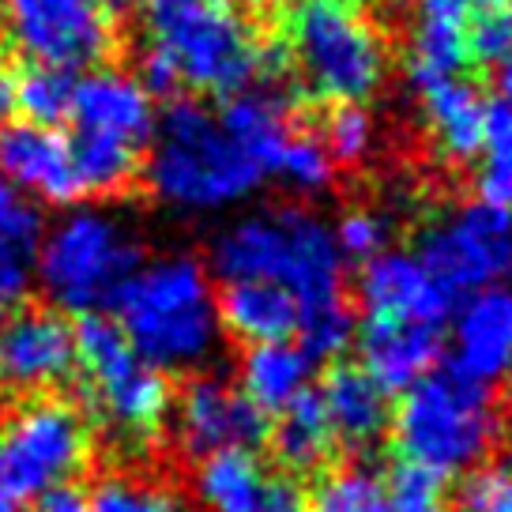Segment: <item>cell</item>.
<instances>
[{
  "label": "cell",
  "instance_id": "cell-1",
  "mask_svg": "<svg viewBox=\"0 0 512 512\" xmlns=\"http://www.w3.org/2000/svg\"><path fill=\"white\" fill-rule=\"evenodd\" d=\"M144 31L140 83L151 95L177 87L238 95L260 72V46L230 0H136Z\"/></svg>",
  "mask_w": 512,
  "mask_h": 512
},
{
  "label": "cell",
  "instance_id": "cell-2",
  "mask_svg": "<svg viewBox=\"0 0 512 512\" xmlns=\"http://www.w3.org/2000/svg\"><path fill=\"white\" fill-rule=\"evenodd\" d=\"M113 324L132 354L159 373L200 369L219 351V298L208 268L185 253L155 256L113 298Z\"/></svg>",
  "mask_w": 512,
  "mask_h": 512
},
{
  "label": "cell",
  "instance_id": "cell-3",
  "mask_svg": "<svg viewBox=\"0 0 512 512\" xmlns=\"http://www.w3.org/2000/svg\"><path fill=\"white\" fill-rule=\"evenodd\" d=\"M211 268L223 283H275L302 313L343 302V256L336 234L324 219L302 208L241 215L215 238Z\"/></svg>",
  "mask_w": 512,
  "mask_h": 512
},
{
  "label": "cell",
  "instance_id": "cell-4",
  "mask_svg": "<svg viewBox=\"0 0 512 512\" xmlns=\"http://www.w3.org/2000/svg\"><path fill=\"white\" fill-rule=\"evenodd\" d=\"M144 174L151 192L181 215H215L249 200L264 170L241 151L196 98H181L155 121Z\"/></svg>",
  "mask_w": 512,
  "mask_h": 512
},
{
  "label": "cell",
  "instance_id": "cell-5",
  "mask_svg": "<svg viewBox=\"0 0 512 512\" xmlns=\"http://www.w3.org/2000/svg\"><path fill=\"white\" fill-rule=\"evenodd\" d=\"M144 264L136 226L110 208H68L42 230L34 279L57 313L91 317L113 305L128 275Z\"/></svg>",
  "mask_w": 512,
  "mask_h": 512
},
{
  "label": "cell",
  "instance_id": "cell-6",
  "mask_svg": "<svg viewBox=\"0 0 512 512\" xmlns=\"http://www.w3.org/2000/svg\"><path fill=\"white\" fill-rule=\"evenodd\" d=\"M72 162L80 192L113 196L128 189L144 151L155 136V95L136 72L125 68H91L72 91Z\"/></svg>",
  "mask_w": 512,
  "mask_h": 512
},
{
  "label": "cell",
  "instance_id": "cell-7",
  "mask_svg": "<svg viewBox=\"0 0 512 512\" xmlns=\"http://www.w3.org/2000/svg\"><path fill=\"white\" fill-rule=\"evenodd\" d=\"M287 42L305 91L320 102L358 106L388 76V46L354 0H290Z\"/></svg>",
  "mask_w": 512,
  "mask_h": 512
},
{
  "label": "cell",
  "instance_id": "cell-8",
  "mask_svg": "<svg viewBox=\"0 0 512 512\" xmlns=\"http://www.w3.org/2000/svg\"><path fill=\"white\" fill-rule=\"evenodd\" d=\"M392 426L403 460L426 467L437 479L475 471L497 441V411L486 388L456 377L452 369L411 384Z\"/></svg>",
  "mask_w": 512,
  "mask_h": 512
},
{
  "label": "cell",
  "instance_id": "cell-9",
  "mask_svg": "<svg viewBox=\"0 0 512 512\" xmlns=\"http://www.w3.org/2000/svg\"><path fill=\"white\" fill-rule=\"evenodd\" d=\"M76 366L83 369L98 426L117 445H151L159 437L174 407L170 384L159 369L132 354L110 317H83L76 328Z\"/></svg>",
  "mask_w": 512,
  "mask_h": 512
},
{
  "label": "cell",
  "instance_id": "cell-10",
  "mask_svg": "<svg viewBox=\"0 0 512 512\" xmlns=\"http://www.w3.org/2000/svg\"><path fill=\"white\" fill-rule=\"evenodd\" d=\"M91 460V426L80 407L68 400L19 403L0 426V490L16 497H34L72 482Z\"/></svg>",
  "mask_w": 512,
  "mask_h": 512
},
{
  "label": "cell",
  "instance_id": "cell-11",
  "mask_svg": "<svg viewBox=\"0 0 512 512\" xmlns=\"http://www.w3.org/2000/svg\"><path fill=\"white\" fill-rule=\"evenodd\" d=\"M418 260L456 298L512 283V211L467 204L422 230Z\"/></svg>",
  "mask_w": 512,
  "mask_h": 512
},
{
  "label": "cell",
  "instance_id": "cell-12",
  "mask_svg": "<svg viewBox=\"0 0 512 512\" xmlns=\"http://www.w3.org/2000/svg\"><path fill=\"white\" fill-rule=\"evenodd\" d=\"M0 19L27 61L64 72L98 68L113 46L102 0H0Z\"/></svg>",
  "mask_w": 512,
  "mask_h": 512
},
{
  "label": "cell",
  "instance_id": "cell-13",
  "mask_svg": "<svg viewBox=\"0 0 512 512\" xmlns=\"http://www.w3.org/2000/svg\"><path fill=\"white\" fill-rule=\"evenodd\" d=\"M76 373V328L49 305L0 317V396L38 400Z\"/></svg>",
  "mask_w": 512,
  "mask_h": 512
},
{
  "label": "cell",
  "instance_id": "cell-14",
  "mask_svg": "<svg viewBox=\"0 0 512 512\" xmlns=\"http://www.w3.org/2000/svg\"><path fill=\"white\" fill-rule=\"evenodd\" d=\"M192 490L204 512H309L302 482L287 471H272L253 448L204 456Z\"/></svg>",
  "mask_w": 512,
  "mask_h": 512
},
{
  "label": "cell",
  "instance_id": "cell-15",
  "mask_svg": "<svg viewBox=\"0 0 512 512\" xmlns=\"http://www.w3.org/2000/svg\"><path fill=\"white\" fill-rule=\"evenodd\" d=\"M174 426L185 452L200 460L226 448H253L268 433L264 411H256L238 388H230L219 377H196L185 384Z\"/></svg>",
  "mask_w": 512,
  "mask_h": 512
},
{
  "label": "cell",
  "instance_id": "cell-16",
  "mask_svg": "<svg viewBox=\"0 0 512 512\" xmlns=\"http://www.w3.org/2000/svg\"><path fill=\"white\" fill-rule=\"evenodd\" d=\"M0 181L31 196L34 204H72L80 192L72 144L61 128L8 121L0 128Z\"/></svg>",
  "mask_w": 512,
  "mask_h": 512
},
{
  "label": "cell",
  "instance_id": "cell-17",
  "mask_svg": "<svg viewBox=\"0 0 512 512\" xmlns=\"http://www.w3.org/2000/svg\"><path fill=\"white\" fill-rule=\"evenodd\" d=\"M358 298L369 320H388V324H426L441 328V320L452 309L448 294L430 268L415 253H388L366 260L358 275Z\"/></svg>",
  "mask_w": 512,
  "mask_h": 512
},
{
  "label": "cell",
  "instance_id": "cell-18",
  "mask_svg": "<svg viewBox=\"0 0 512 512\" xmlns=\"http://www.w3.org/2000/svg\"><path fill=\"white\" fill-rule=\"evenodd\" d=\"M452 373L490 388L512 373V287L467 294L452 320Z\"/></svg>",
  "mask_w": 512,
  "mask_h": 512
},
{
  "label": "cell",
  "instance_id": "cell-19",
  "mask_svg": "<svg viewBox=\"0 0 512 512\" xmlns=\"http://www.w3.org/2000/svg\"><path fill=\"white\" fill-rule=\"evenodd\" d=\"M411 91L422 102V117L430 125L437 151L452 162L475 159L486 132V110H490L479 87L464 76H422V80H411Z\"/></svg>",
  "mask_w": 512,
  "mask_h": 512
},
{
  "label": "cell",
  "instance_id": "cell-20",
  "mask_svg": "<svg viewBox=\"0 0 512 512\" xmlns=\"http://www.w3.org/2000/svg\"><path fill=\"white\" fill-rule=\"evenodd\" d=\"M358 351H362V369L377 381L381 392H407L411 384L430 377L437 366L441 328L366 320L358 336Z\"/></svg>",
  "mask_w": 512,
  "mask_h": 512
},
{
  "label": "cell",
  "instance_id": "cell-21",
  "mask_svg": "<svg viewBox=\"0 0 512 512\" xmlns=\"http://www.w3.org/2000/svg\"><path fill=\"white\" fill-rule=\"evenodd\" d=\"M482 0H415L411 8V53L407 80L460 76L467 57V31Z\"/></svg>",
  "mask_w": 512,
  "mask_h": 512
},
{
  "label": "cell",
  "instance_id": "cell-22",
  "mask_svg": "<svg viewBox=\"0 0 512 512\" xmlns=\"http://www.w3.org/2000/svg\"><path fill=\"white\" fill-rule=\"evenodd\" d=\"M324 415L332 426V437L351 448H366L373 441H381V433L388 430V392L377 388V381L366 369L354 366H336L324 381L320 392Z\"/></svg>",
  "mask_w": 512,
  "mask_h": 512
},
{
  "label": "cell",
  "instance_id": "cell-23",
  "mask_svg": "<svg viewBox=\"0 0 512 512\" xmlns=\"http://www.w3.org/2000/svg\"><path fill=\"white\" fill-rule=\"evenodd\" d=\"M302 309L283 287L264 283V279H238L226 283L219 298V324L226 332L245 339L249 347L256 343H283L298 332Z\"/></svg>",
  "mask_w": 512,
  "mask_h": 512
},
{
  "label": "cell",
  "instance_id": "cell-24",
  "mask_svg": "<svg viewBox=\"0 0 512 512\" xmlns=\"http://www.w3.org/2000/svg\"><path fill=\"white\" fill-rule=\"evenodd\" d=\"M219 121H223V128L230 132V140H234L264 174H275L279 155H283V147H287L290 136H294L283 98L272 95V91H249V87H245V91L226 98Z\"/></svg>",
  "mask_w": 512,
  "mask_h": 512
},
{
  "label": "cell",
  "instance_id": "cell-25",
  "mask_svg": "<svg viewBox=\"0 0 512 512\" xmlns=\"http://www.w3.org/2000/svg\"><path fill=\"white\" fill-rule=\"evenodd\" d=\"M309 373L313 358L294 347V343H256L241 358V396L253 403L256 411H283L309 392Z\"/></svg>",
  "mask_w": 512,
  "mask_h": 512
},
{
  "label": "cell",
  "instance_id": "cell-26",
  "mask_svg": "<svg viewBox=\"0 0 512 512\" xmlns=\"http://www.w3.org/2000/svg\"><path fill=\"white\" fill-rule=\"evenodd\" d=\"M46 219L31 196L0 181V302H16L34 283V256Z\"/></svg>",
  "mask_w": 512,
  "mask_h": 512
},
{
  "label": "cell",
  "instance_id": "cell-27",
  "mask_svg": "<svg viewBox=\"0 0 512 512\" xmlns=\"http://www.w3.org/2000/svg\"><path fill=\"white\" fill-rule=\"evenodd\" d=\"M275 456L290 467V471H313L332 456V426L324 415V403L317 392H302L298 400L279 411L272 433Z\"/></svg>",
  "mask_w": 512,
  "mask_h": 512
},
{
  "label": "cell",
  "instance_id": "cell-28",
  "mask_svg": "<svg viewBox=\"0 0 512 512\" xmlns=\"http://www.w3.org/2000/svg\"><path fill=\"white\" fill-rule=\"evenodd\" d=\"M475 162H479L475 189L482 204L512 211V110L505 102L486 110V132Z\"/></svg>",
  "mask_w": 512,
  "mask_h": 512
},
{
  "label": "cell",
  "instance_id": "cell-29",
  "mask_svg": "<svg viewBox=\"0 0 512 512\" xmlns=\"http://www.w3.org/2000/svg\"><path fill=\"white\" fill-rule=\"evenodd\" d=\"M72 91H76V76L64 68H49V64H31L16 72V113L31 125L57 128L72 110Z\"/></svg>",
  "mask_w": 512,
  "mask_h": 512
},
{
  "label": "cell",
  "instance_id": "cell-30",
  "mask_svg": "<svg viewBox=\"0 0 512 512\" xmlns=\"http://www.w3.org/2000/svg\"><path fill=\"white\" fill-rule=\"evenodd\" d=\"M309 512H388L384 479L369 467H343L317 482Z\"/></svg>",
  "mask_w": 512,
  "mask_h": 512
},
{
  "label": "cell",
  "instance_id": "cell-31",
  "mask_svg": "<svg viewBox=\"0 0 512 512\" xmlns=\"http://www.w3.org/2000/svg\"><path fill=\"white\" fill-rule=\"evenodd\" d=\"M275 174L283 177V185H290L294 192L313 196V192H324L328 185H332L336 162L328 159V151H324V144H320L317 136L294 132L290 144L283 147V155H279Z\"/></svg>",
  "mask_w": 512,
  "mask_h": 512
},
{
  "label": "cell",
  "instance_id": "cell-32",
  "mask_svg": "<svg viewBox=\"0 0 512 512\" xmlns=\"http://www.w3.org/2000/svg\"><path fill=\"white\" fill-rule=\"evenodd\" d=\"M388 512H448L445 479L418 464H396L384 479Z\"/></svg>",
  "mask_w": 512,
  "mask_h": 512
},
{
  "label": "cell",
  "instance_id": "cell-33",
  "mask_svg": "<svg viewBox=\"0 0 512 512\" xmlns=\"http://www.w3.org/2000/svg\"><path fill=\"white\" fill-rule=\"evenodd\" d=\"M373 140H377L373 117L362 106H332L328 121H324V136H320L328 159L343 162V166L366 162V155L373 151Z\"/></svg>",
  "mask_w": 512,
  "mask_h": 512
},
{
  "label": "cell",
  "instance_id": "cell-34",
  "mask_svg": "<svg viewBox=\"0 0 512 512\" xmlns=\"http://www.w3.org/2000/svg\"><path fill=\"white\" fill-rule=\"evenodd\" d=\"M91 512H177V501L155 482L106 475L91 490Z\"/></svg>",
  "mask_w": 512,
  "mask_h": 512
},
{
  "label": "cell",
  "instance_id": "cell-35",
  "mask_svg": "<svg viewBox=\"0 0 512 512\" xmlns=\"http://www.w3.org/2000/svg\"><path fill=\"white\" fill-rule=\"evenodd\" d=\"M298 336H302V351L317 362V358H339L351 347L354 320L351 309L343 302L324 305V309H309L298 320Z\"/></svg>",
  "mask_w": 512,
  "mask_h": 512
},
{
  "label": "cell",
  "instance_id": "cell-36",
  "mask_svg": "<svg viewBox=\"0 0 512 512\" xmlns=\"http://www.w3.org/2000/svg\"><path fill=\"white\" fill-rule=\"evenodd\" d=\"M512 49V0H482L467 31L471 61H501Z\"/></svg>",
  "mask_w": 512,
  "mask_h": 512
},
{
  "label": "cell",
  "instance_id": "cell-37",
  "mask_svg": "<svg viewBox=\"0 0 512 512\" xmlns=\"http://www.w3.org/2000/svg\"><path fill=\"white\" fill-rule=\"evenodd\" d=\"M332 234H336L339 256H351L358 264H366L373 256H381L388 245V219L369 208H354L339 219Z\"/></svg>",
  "mask_w": 512,
  "mask_h": 512
},
{
  "label": "cell",
  "instance_id": "cell-38",
  "mask_svg": "<svg viewBox=\"0 0 512 512\" xmlns=\"http://www.w3.org/2000/svg\"><path fill=\"white\" fill-rule=\"evenodd\" d=\"M460 512H512V464L475 471L464 482Z\"/></svg>",
  "mask_w": 512,
  "mask_h": 512
},
{
  "label": "cell",
  "instance_id": "cell-39",
  "mask_svg": "<svg viewBox=\"0 0 512 512\" xmlns=\"http://www.w3.org/2000/svg\"><path fill=\"white\" fill-rule=\"evenodd\" d=\"M31 512H91V490L80 482H57L42 494H34Z\"/></svg>",
  "mask_w": 512,
  "mask_h": 512
},
{
  "label": "cell",
  "instance_id": "cell-40",
  "mask_svg": "<svg viewBox=\"0 0 512 512\" xmlns=\"http://www.w3.org/2000/svg\"><path fill=\"white\" fill-rule=\"evenodd\" d=\"M16 113V72L0 68V117Z\"/></svg>",
  "mask_w": 512,
  "mask_h": 512
},
{
  "label": "cell",
  "instance_id": "cell-41",
  "mask_svg": "<svg viewBox=\"0 0 512 512\" xmlns=\"http://www.w3.org/2000/svg\"><path fill=\"white\" fill-rule=\"evenodd\" d=\"M497 87H501V98H505V106L512 110V49L497 61Z\"/></svg>",
  "mask_w": 512,
  "mask_h": 512
},
{
  "label": "cell",
  "instance_id": "cell-42",
  "mask_svg": "<svg viewBox=\"0 0 512 512\" xmlns=\"http://www.w3.org/2000/svg\"><path fill=\"white\" fill-rule=\"evenodd\" d=\"M0 512H19V501L8 490H0Z\"/></svg>",
  "mask_w": 512,
  "mask_h": 512
},
{
  "label": "cell",
  "instance_id": "cell-43",
  "mask_svg": "<svg viewBox=\"0 0 512 512\" xmlns=\"http://www.w3.org/2000/svg\"><path fill=\"white\" fill-rule=\"evenodd\" d=\"M509 407H512V373H509Z\"/></svg>",
  "mask_w": 512,
  "mask_h": 512
},
{
  "label": "cell",
  "instance_id": "cell-44",
  "mask_svg": "<svg viewBox=\"0 0 512 512\" xmlns=\"http://www.w3.org/2000/svg\"><path fill=\"white\" fill-rule=\"evenodd\" d=\"M0 309H4V302H0Z\"/></svg>",
  "mask_w": 512,
  "mask_h": 512
}]
</instances>
